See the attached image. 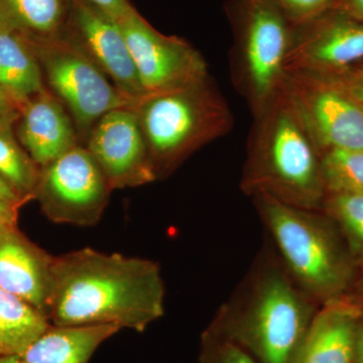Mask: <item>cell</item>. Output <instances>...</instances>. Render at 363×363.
Masks as SVG:
<instances>
[{
	"label": "cell",
	"instance_id": "obj_1",
	"mask_svg": "<svg viewBox=\"0 0 363 363\" xmlns=\"http://www.w3.org/2000/svg\"><path fill=\"white\" fill-rule=\"evenodd\" d=\"M157 262L81 248L56 257L48 319L57 326L116 325L143 332L164 312Z\"/></svg>",
	"mask_w": 363,
	"mask_h": 363
},
{
	"label": "cell",
	"instance_id": "obj_2",
	"mask_svg": "<svg viewBox=\"0 0 363 363\" xmlns=\"http://www.w3.org/2000/svg\"><path fill=\"white\" fill-rule=\"evenodd\" d=\"M319 309L269 240L207 328L238 343L257 363H294Z\"/></svg>",
	"mask_w": 363,
	"mask_h": 363
},
{
	"label": "cell",
	"instance_id": "obj_3",
	"mask_svg": "<svg viewBox=\"0 0 363 363\" xmlns=\"http://www.w3.org/2000/svg\"><path fill=\"white\" fill-rule=\"evenodd\" d=\"M253 119L241 191L322 210L326 191L319 149L284 87Z\"/></svg>",
	"mask_w": 363,
	"mask_h": 363
},
{
	"label": "cell",
	"instance_id": "obj_4",
	"mask_svg": "<svg viewBox=\"0 0 363 363\" xmlns=\"http://www.w3.org/2000/svg\"><path fill=\"white\" fill-rule=\"evenodd\" d=\"M252 200L284 267L312 300L321 307L353 295L359 269L328 215L264 195Z\"/></svg>",
	"mask_w": 363,
	"mask_h": 363
},
{
	"label": "cell",
	"instance_id": "obj_5",
	"mask_svg": "<svg viewBox=\"0 0 363 363\" xmlns=\"http://www.w3.org/2000/svg\"><path fill=\"white\" fill-rule=\"evenodd\" d=\"M157 180L233 130L234 117L211 78L168 92L147 94L133 106Z\"/></svg>",
	"mask_w": 363,
	"mask_h": 363
},
{
	"label": "cell",
	"instance_id": "obj_6",
	"mask_svg": "<svg viewBox=\"0 0 363 363\" xmlns=\"http://www.w3.org/2000/svg\"><path fill=\"white\" fill-rule=\"evenodd\" d=\"M226 13L233 33L231 79L255 116L283 87L293 23L274 0H230Z\"/></svg>",
	"mask_w": 363,
	"mask_h": 363
},
{
	"label": "cell",
	"instance_id": "obj_7",
	"mask_svg": "<svg viewBox=\"0 0 363 363\" xmlns=\"http://www.w3.org/2000/svg\"><path fill=\"white\" fill-rule=\"evenodd\" d=\"M21 38L39 62L52 94L70 114L79 140L85 143L94 124L107 112L135 105L66 38Z\"/></svg>",
	"mask_w": 363,
	"mask_h": 363
},
{
	"label": "cell",
	"instance_id": "obj_8",
	"mask_svg": "<svg viewBox=\"0 0 363 363\" xmlns=\"http://www.w3.org/2000/svg\"><path fill=\"white\" fill-rule=\"evenodd\" d=\"M283 87L320 152L363 150V109L335 79L286 69Z\"/></svg>",
	"mask_w": 363,
	"mask_h": 363
},
{
	"label": "cell",
	"instance_id": "obj_9",
	"mask_svg": "<svg viewBox=\"0 0 363 363\" xmlns=\"http://www.w3.org/2000/svg\"><path fill=\"white\" fill-rule=\"evenodd\" d=\"M112 188L84 145L40 167L35 198L55 223L94 226L101 219Z\"/></svg>",
	"mask_w": 363,
	"mask_h": 363
},
{
	"label": "cell",
	"instance_id": "obj_10",
	"mask_svg": "<svg viewBox=\"0 0 363 363\" xmlns=\"http://www.w3.org/2000/svg\"><path fill=\"white\" fill-rule=\"evenodd\" d=\"M117 23L145 95L180 89L210 77L199 51L187 40L160 33L136 9Z\"/></svg>",
	"mask_w": 363,
	"mask_h": 363
},
{
	"label": "cell",
	"instance_id": "obj_11",
	"mask_svg": "<svg viewBox=\"0 0 363 363\" xmlns=\"http://www.w3.org/2000/svg\"><path fill=\"white\" fill-rule=\"evenodd\" d=\"M363 63V21L337 9L293 25L286 69L335 74Z\"/></svg>",
	"mask_w": 363,
	"mask_h": 363
},
{
	"label": "cell",
	"instance_id": "obj_12",
	"mask_svg": "<svg viewBox=\"0 0 363 363\" xmlns=\"http://www.w3.org/2000/svg\"><path fill=\"white\" fill-rule=\"evenodd\" d=\"M85 145L112 190L138 187L157 180L133 106L105 113L93 126Z\"/></svg>",
	"mask_w": 363,
	"mask_h": 363
},
{
	"label": "cell",
	"instance_id": "obj_13",
	"mask_svg": "<svg viewBox=\"0 0 363 363\" xmlns=\"http://www.w3.org/2000/svg\"><path fill=\"white\" fill-rule=\"evenodd\" d=\"M64 38L77 45L133 102L145 95L121 26L87 0H71Z\"/></svg>",
	"mask_w": 363,
	"mask_h": 363
},
{
	"label": "cell",
	"instance_id": "obj_14",
	"mask_svg": "<svg viewBox=\"0 0 363 363\" xmlns=\"http://www.w3.org/2000/svg\"><path fill=\"white\" fill-rule=\"evenodd\" d=\"M52 257L18 230H0V288L26 301L48 318L52 285Z\"/></svg>",
	"mask_w": 363,
	"mask_h": 363
},
{
	"label": "cell",
	"instance_id": "obj_15",
	"mask_svg": "<svg viewBox=\"0 0 363 363\" xmlns=\"http://www.w3.org/2000/svg\"><path fill=\"white\" fill-rule=\"evenodd\" d=\"M21 111L18 136L40 168L80 145L70 114L49 91L44 90L26 101Z\"/></svg>",
	"mask_w": 363,
	"mask_h": 363
},
{
	"label": "cell",
	"instance_id": "obj_16",
	"mask_svg": "<svg viewBox=\"0 0 363 363\" xmlns=\"http://www.w3.org/2000/svg\"><path fill=\"white\" fill-rule=\"evenodd\" d=\"M363 301L355 296L321 306L294 363H353Z\"/></svg>",
	"mask_w": 363,
	"mask_h": 363
},
{
	"label": "cell",
	"instance_id": "obj_17",
	"mask_svg": "<svg viewBox=\"0 0 363 363\" xmlns=\"http://www.w3.org/2000/svg\"><path fill=\"white\" fill-rule=\"evenodd\" d=\"M121 329L116 325L51 324L25 350L1 358L0 363H88L98 347Z\"/></svg>",
	"mask_w": 363,
	"mask_h": 363
},
{
	"label": "cell",
	"instance_id": "obj_18",
	"mask_svg": "<svg viewBox=\"0 0 363 363\" xmlns=\"http://www.w3.org/2000/svg\"><path fill=\"white\" fill-rule=\"evenodd\" d=\"M71 0H0V30L28 39L64 37Z\"/></svg>",
	"mask_w": 363,
	"mask_h": 363
},
{
	"label": "cell",
	"instance_id": "obj_19",
	"mask_svg": "<svg viewBox=\"0 0 363 363\" xmlns=\"http://www.w3.org/2000/svg\"><path fill=\"white\" fill-rule=\"evenodd\" d=\"M0 87L18 108L45 89L37 58L16 33L0 30Z\"/></svg>",
	"mask_w": 363,
	"mask_h": 363
},
{
	"label": "cell",
	"instance_id": "obj_20",
	"mask_svg": "<svg viewBox=\"0 0 363 363\" xmlns=\"http://www.w3.org/2000/svg\"><path fill=\"white\" fill-rule=\"evenodd\" d=\"M50 325L39 310L0 288V359L25 350Z\"/></svg>",
	"mask_w": 363,
	"mask_h": 363
},
{
	"label": "cell",
	"instance_id": "obj_21",
	"mask_svg": "<svg viewBox=\"0 0 363 363\" xmlns=\"http://www.w3.org/2000/svg\"><path fill=\"white\" fill-rule=\"evenodd\" d=\"M11 121H0V176L28 202L35 199L40 168L14 140Z\"/></svg>",
	"mask_w": 363,
	"mask_h": 363
},
{
	"label": "cell",
	"instance_id": "obj_22",
	"mask_svg": "<svg viewBox=\"0 0 363 363\" xmlns=\"http://www.w3.org/2000/svg\"><path fill=\"white\" fill-rule=\"evenodd\" d=\"M320 162L326 195H363V150H323Z\"/></svg>",
	"mask_w": 363,
	"mask_h": 363
},
{
	"label": "cell",
	"instance_id": "obj_23",
	"mask_svg": "<svg viewBox=\"0 0 363 363\" xmlns=\"http://www.w3.org/2000/svg\"><path fill=\"white\" fill-rule=\"evenodd\" d=\"M322 211L334 221L363 274V195L329 194Z\"/></svg>",
	"mask_w": 363,
	"mask_h": 363
},
{
	"label": "cell",
	"instance_id": "obj_24",
	"mask_svg": "<svg viewBox=\"0 0 363 363\" xmlns=\"http://www.w3.org/2000/svg\"><path fill=\"white\" fill-rule=\"evenodd\" d=\"M197 363H257L250 352L209 328L201 336Z\"/></svg>",
	"mask_w": 363,
	"mask_h": 363
},
{
	"label": "cell",
	"instance_id": "obj_25",
	"mask_svg": "<svg viewBox=\"0 0 363 363\" xmlns=\"http://www.w3.org/2000/svg\"><path fill=\"white\" fill-rule=\"evenodd\" d=\"M293 23H303L333 6L335 0H274Z\"/></svg>",
	"mask_w": 363,
	"mask_h": 363
},
{
	"label": "cell",
	"instance_id": "obj_26",
	"mask_svg": "<svg viewBox=\"0 0 363 363\" xmlns=\"http://www.w3.org/2000/svg\"><path fill=\"white\" fill-rule=\"evenodd\" d=\"M26 200L0 176V221L16 225L18 210Z\"/></svg>",
	"mask_w": 363,
	"mask_h": 363
},
{
	"label": "cell",
	"instance_id": "obj_27",
	"mask_svg": "<svg viewBox=\"0 0 363 363\" xmlns=\"http://www.w3.org/2000/svg\"><path fill=\"white\" fill-rule=\"evenodd\" d=\"M342 86L363 109V70L359 67L346 69L335 74H327Z\"/></svg>",
	"mask_w": 363,
	"mask_h": 363
},
{
	"label": "cell",
	"instance_id": "obj_28",
	"mask_svg": "<svg viewBox=\"0 0 363 363\" xmlns=\"http://www.w3.org/2000/svg\"><path fill=\"white\" fill-rule=\"evenodd\" d=\"M93 6L101 9L105 13L111 16L116 21L125 18L126 16L135 11L128 0H87Z\"/></svg>",
	"mask_w": 363,
	"mask_h": 363
},
{
	"label": "cell",
	"instance_id": "obj_29",
	"mask_svg": "<svg viewBox=\"0 0 363 363\" xmlns=\"http://www.w3.org/2000/svg\"><path fill=\"white\" fill-rule=\"evenodd\" d=\"M332 7L363 21V0H335Z\"/></svg>",
	"mask_w": 363,
	"mask_h": 363
},
{
	"label": "cell",
	"instance_id": "obj_30",
	"mask_svg": "<svg viewBox=\"0 0 363 363\" xmlns=\"http://www.w3.org/2000/svg\"><path fill=\"white\" fill-rule=\"evenodd\" d=\"M16 104L0 87V121H13L16 117Z\"/></svg>",
	"mask_w": 363,
	"mask_h": 363
},
{
	"label": "cell",
	"instance_id": "obj_31",
	"mask_svg": "<svg viewBox=\"0 0 363 363\" xmlns=\"http://www.w3.org/2000/svg\"><path fill=\"white\" fill-rule=\"evenodd\" d=\"M353 363H363V312L358 320Z\"/></svg>",
	"mask_w": 363,
	"mask_h": 363
},
{
	"label": "cell",
	"instance_id": "obj_32",
	"mask_svg": "<svg viewBox=\"0 0 363 363\" xmlns=\"http://www.w3.org/2000/svg\"><path fill=\"white\" fill-rule=\"evenodd\" d=\"M353 296L363 301V274H360L359 279H358Z\"/></svg>",
	"mask_w": 363,
	"mask_h": 363
},
{
	"label": "cell",
	"instance_id": "obj_33",
	"mask_svg": "<svg viewBox=\"0 0 363 363\" xmlns=\"http://www.w3.org/2000/svg\"><path fill=\"white\" fill-rule=\"evenodd\" d=\"M7 226H14V225H9V224L4 223V222L0 221V230H2V229L6 228Z\"/></svg>",
	"mask_w": 363,
	"mask_h": 363
},
{
	"label": "cell",
	"instance_id": "obj_34",
	"mask_svg": "<svg viewBox=\"0 0 363 363\" xmlns=\"http://www.w3.org/2000/svg\"><path fill=\"white\" fill-rule=\"evenodd\" d=\"M357 67H359L360 69H362V70H363V63L362 64H358V65H357Z\"/></svg>",
	"mask_w": 363,
	"mask_h": 363
}]
</instances>
